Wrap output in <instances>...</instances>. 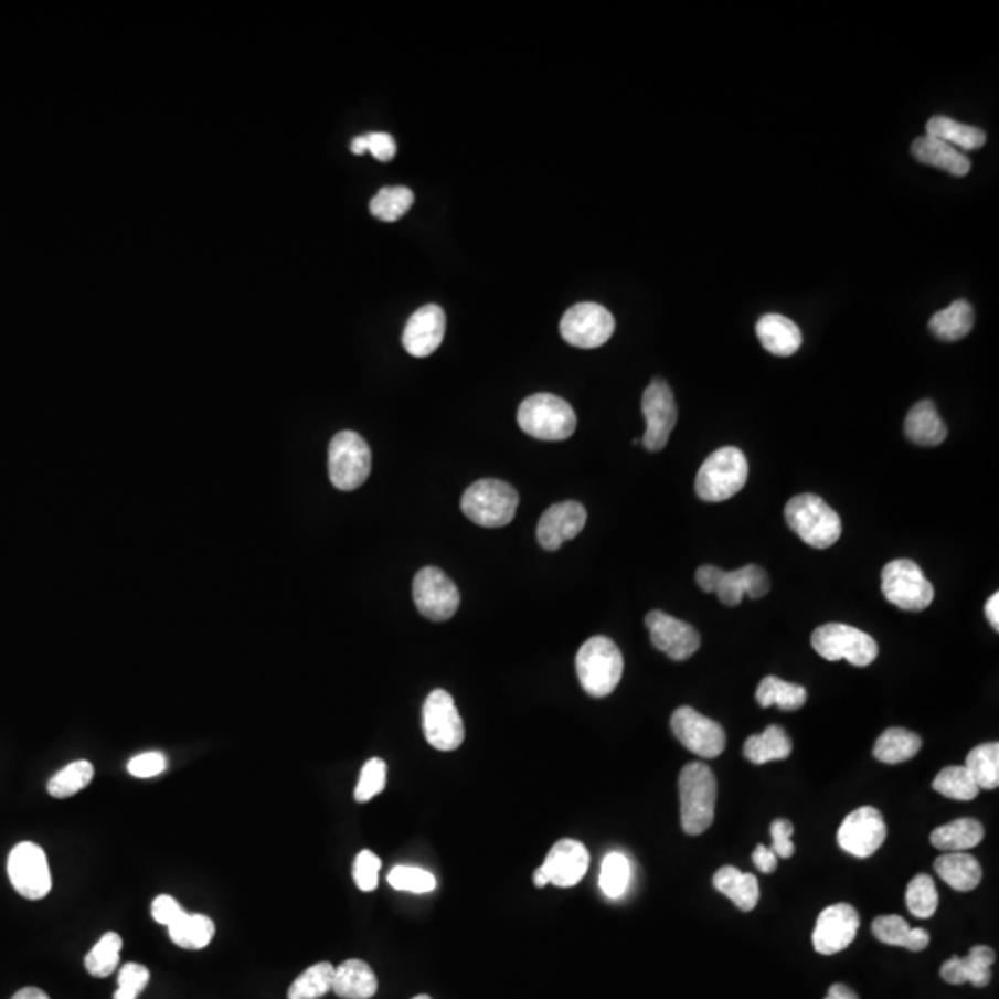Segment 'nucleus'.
I'll use <instances>...</instances> for the list:
<instances>
[{
  "mask_svg": "<svg viewBox=\"0 0 999 999\" xmlns=\"http://www.w3.org/2000/svg\"><path fill=\"white\" fill-rule=\"evenodd\" d=\"M120 949H123V938L114 931H109L86 955V960H84L86 970L93 977L111 976L119 966Z\"/></svg>",
  "mask_w": 999,
  "mask_h": 999,
  "instance_id": "obj_44",
  "label": "nucleus"
},
{
  "mask_svg": "<svg viewBox=\"0 0 999 999\" xmlns=\"http://www.w3.org/2000/svg\"><path fill=\"white\" fill-rule=\"evenodd\" d=\"M93 776L95 768L89 761H76L57 772L56 776H52L46 790L52 798H71L84 790L92 783Z\"/></svg>",
  "mask_w": 999,
  "mask_h": 999,
  "instance_id": "obj_40",
  "label": "nucleus"
},
{
  "mask_svg": "<svg viewBox=\"0 0 999 999\" xmlns=\"http://www.w3.org/2000/svg\"><path fill=\"white\" fill-rule=\"evenodd\" d=\"M576 672L588 697H609L623 680V651L609 637H591L577 651Z\"/></svg>",
  "mask_w": 999,
  "mask_h": 999,
  "instance_id": "obj_1",
  "label": "nucleus"
},
{
  "mask_svg": "<svg viewBox=\"0 0 999 999\" xmlns=\"http://www.w3.org/2000/svg\"><path fill=\"white\" fill-rule=\"evenodd\" d=\"M446 331V315L437 304H426L407 320L402 343L413 358H426L439 349Z\"/></svg>",
  "mask_w": 999,
  "mask_h": 999,
  "instance_id": "obj_20",
  "label": "nucleus"
},
{
  "mask_svg": "<svg viewBox=\"0 0 999 999\" xmlns=\"http://www.w3.org/2000/svg\"><path fill=\"white\" fill-rule=\"evenodd\" d=\"M588 850L582 842L572 839H563L555 842L544 859L543 869L546 880L552 885L568 889L580 883L588 870Z\"/></svg>",
  "mask_w": 999,
  "mask_h": 999,
  "instance_id": "obj_22",
  "label": "nucleus"
},
{
  "mask_svg": "<svg viewBox=\"0 0 999 999\" xmlns=\"http://www.w3.org/2000/svg\"><path fill=\"white\" fill-rule=\"evenodd\" d=\"M169 937L178 948L204 949L215 937V924L206 914L183 913L169 925Z\"/></svg>",
  "mask_w": 999,
  "mask_h": 999,
  "instance_id": "obj_35",
  "label": "nucleus"
},
{
  "mask_svg": "<svg viewBox=\"0 0 999 999\" xmlns=\"http://www.w3.org/2000/svg\"><path fill=\"white\" fill-rule=\"evenodd\" d=\"M974 309L966 300H957L946 309H940L929 320V330L933 336L943 341H959L965 339L974 328Z\"/></svg>",
  "mask_w": 999,
  "mask_h": 999,
  "instance_id": "obj_34",
  "label": "nucleus"
},
{
  "mask_svg": "<svg viewBox=\"0 0 999 999\" xmlns=\"http://www.w3.org/2000/svg\"><path fill=\"white\" fill-rule=\"evenodd\" d=\"M676 738L692 754L714 759L725 750V731L719 722L698 713L697 709H676L670 720Z\"/></svg>",
  "mask_w": 999,
  "mask_h": 999,
  "instance_id": "obj_16",
  "label": "nucleus"
},
{
  "mask_svg": "<svg viewBox=\"0 0 999 999\" xmlns=\"http://www.w3.org/2000/svg\"><path fill=\"white\" fill-rule=\"evenodd\" d=\"M587 522V509L583 503L568 502L554 503L544 511L539 520L538 541L544 550H557L563 543L577 538Z\"/></svg>",
  "mask_w": 999,
  "mask_h": 999,
  "instance_id": "obj_21",
  "label": "nucleus"
},
{
  "mask_svg": "<svg viewBox=\"0 0 999 999\" xmlns=\"http://www.w3.org/2000/svg\"><path fill=\"white\" fill-rule=\"evenodd\" d=\"M167 768V757L161 752H147L139 754L128 761V772L134 777L149 779V777L160 776Z\"/></svg>",
  "mask_w": 999,
  "mask_h": 999,
  "instance_id": "obj_51",
  "label": "nucleus"
},
{
  "mask_svg": "<svg viewBox=\"0 0 999 999\" xmlns=\"http://www.w3.org/2000/svg\"><path fill=\"white\" fill-rule=\"evenodd\" d=\"M905 434L914 445L938 446L948 437V426L931 400L914 404L905 418Z\"/></svg>",
  "mask_w": 999,
  "mask_h": 999,
  "instance_id": "obj_26",
  "label": "nucleus"
},
{
  "mask_svg": "<svg viewBox=\"0 0 999 999\" xmlns=\"http://www.w3.org/2000/svg\"><path fill=\"white\" fill-rule=\"evenodd\" d=\"M646 628L650 631L651 645L667 653L674 661H687L700 650V634L691 624L667 613L650 612L646 615Z\"/></svg>",
  "mask_w": 999,
  "mask_h": 999,
  "instance_id": "obj_18",
  "label": "nucleus"
},
{
  "mask_svg": "<svg viewBox=\"0 0 999 999\" xmlns=\"http://www.w3.org/2000/svg\"><path fill=\"white\" fill-rule=\"evenodd\" d=\"M881 591L892 606L903 612H924L935 598L933 583L914 561H891L881 572Z\"/></svg>",
  "mask_w": 999,
  "mask_h": 999,
  "instance_id": "obj_10",
  "label": "nucleus"
},
{
  "mask_svg": "<svg viewBox=\"0 0 999 999\" xmlns=\"http://www.w3.org/2000/svg\"><path fill=\"white\" fill-rule=\"evenodd\" d=\"M533 883H535V886H538V889H543L544 885H549V880H546V874H544L543 869H541V867H539V869L535 870V874H533Z\"/></svg>",
  "mask_w": 999,
  "mask_h": 999,
  "instance_id": "obj_58",
  "label": "nucleus"
},
{
  "mask_svg": "<svg viewBox=\"0 0 999 999\" xmlns=\"http://www.w3.org/2000/svg\"><path fill=\"white\" fill-rule=\"evenodd\" d=\"M336 968L330 963H317L293 981L287 999H319L331 992Z\"/></svg>",
  "mask_w": 999,
  "mask_h": 999,
  "instance_id": "obj_39",
  "label": "nucleus"
},
{
  "mask_svg": "<svg viewBox=\"0 0 999 999\" xmlns=\"http://www.w3.org/2000/svg\"><path fill=\"white\" fill-rule=\"evenodd\" d=\"M755 700L761 708H772L777 705L782 711H796L801 709L807 702L806 687L788 683V681L779 680L776 676H766L761 681L755 692Z\"/></svg>",
  "mask_w": 999,
  "mask_h": 999,
  "instance_id": "obj_37",
  "label": "nucleus"
},
{
  "mask_svg": "<svg viewBox=\"0 0 999 999\" xmlns=\"http://www.w3.org/2000/svg\"><path fill=\"white\" fill-rule=\"evenodd\" d=\"M517 421L524 434L539 440H565L576 432V413L566 400L550 393L533 394L520 404Z\"/></svg>",
  "mask_w": 999,
  "mask_h": 999,
  "instance_id": "obj_5",
  "label": "nucleus"
},
{
  "mask_svg": "<svg viewBox=\"0 0 999 999\" xmlns=\"http://www.w3.org/2000/svg\"><path fill=\"white\" fill-rule=\"evenodd\" d=\"M629 880H631V864L628 857L612 851L604 857L602 861V872H599V889L609 900H618L624 896V892L628 891Z\"/></svg>",
  "mask_w": 999,
  "mask_h": 999,
  "instance_id": "obj_43",
  "label": "nucleus"
},
{
  "mask_svg": "<svg viewBox=\"0 0 999 999\" xmlns=\"http://www.w3.org/2000/svg\"><path fill=\"white\" fill-rule=\"evenodd\" d=\"M185 913L183 911L182 905L174 900L172 896H158L155 902H152V918L161 925L174 924L182 914Z\"/></svg>",
  "mask_w": 999,
  "mask_h": 999,
  "instance_id": "obj_53",
  "label": "nucleus"
},
{
  "mask_svg": "<svg viewBox=\"0 0 999 999\" xmlns=\"http://www.w3.org/2000/svg\"><path fill=\"white\" fill-rule=\"evenodd\" d=\"M413 599L423 617L434 623H445L459 609L461 594L445 572L435 566H426L413 580Z\"/></svg>",
  "mask_w": 999,
  "mask_h": 999,
  "instance_id": "obj_13",
  "label": "nucleus"
},
{
  "mask_svg": "<svg viewBox=\"0 0 999 999\" xmlns=\"http://www.w3.org/2000/svg\"><path fill=\"white\" fill-rule=\"evenodd\" d=\"M874 937L880 943L897 948H907L911 952H924L929 946V933L925 929H911L907 922L897 914H883L878 916L872 924Z\"/></svg>",
  "mask_w": 999,
  "mask_h": 999,
  "instance_id": "obj_30",
  "label": "nucleus"
},
{
  "mask_svg": "<svg viewBox=\"0 0 999 999\" xmlns=\"http://www.w3.org/2000/svg\"><path fill=\"white\" fill-rule=\"evenodd\" d=\"M933 788L946 798L957 799V801H970V799L977 798L981 790L974 782V777L970 776V772L966 770V766H946L933 779Z\"/></svg>",
  "mask_w": 999,
  "mask_h": 999,
  "instance_id": "obj_42",
  "label": "nucleus"
},
{
  "mask_svg": "<svg viewBox=\"0 0 999 999\" xmlns=\"http://www.w3.org/2000/svg\"><path fill=\"white\" fill-rule=\"evenodd\" d=\"M911 155L920 163L937 167L954 177H966L970 172V160L960 150L954 149L952 145L944 144L940 139L931 138L927 134L914 139Z\"/></svg>",
  "mask_w": 999,
  "mask_h": 999,
  "instance_id": "obj_25",
  "label": "nucleus"
},
{
  "mask_svg": "<svg viewBox=\"0 0 999 999\" xmlns=\"http://www.w3.org/2000/svg\"><path fill=\"white\" fill-rule=\"evenodd\" d=\"M350 150L355 156L365 155L369 150L378 161H391L396 156V141L387 131H371V134L352 139Z\"/></svg>",
  "mask_w": 999,
  "mask_h": 999,
  "instance_id": "obj_48",
  "label": "nucleus"
},
{
  "mask_svg": "<svg viewBox=\"0 0 999 999\" xmlns=\"http://www.w3.org/2000/svg\"><path fill=\"white\" fill-rule=\"evenodd\" d=\"M748 461L735 446L713 451L698 470L694 489L703 502H725L743 491L748 481Z\"/></svg>",
  "mask_w": 999,
  "mask_h": 999,
  "instance_id": "obj_4",
  "label": "nucleus"
},
{
  "mask_svg": "<svg viewBox=\"0 0 999 999\" xmlns=\"http://www.w3.org/2000/svg\"><path fill=\"white\" fill-rule=\"evenodd\" d=\"M754 864L759 869V872L763 874H774L777 869V857L770 848H766V846H757L754 851Z\"/></svg>",
  "mask_w": 999,
  "mask_h": 999,
  "instance_id": "obj_54",
  "label": "nucleus"
},
{
  "mask_svg": "<svg viewBox=\"0 0 999 999\" xmlns=\"http://www.w3.org/2000/svg\"><path fill=\"white\" fill-rule=\"evenodd\" d=\"M925 130H927V136H931V138L940 139V141L952 145L954 149L960 150V152L963 150L981 149L985 141H987V134L981 128L965 125V123H959V120L946 117V115L931 117L927 120Z\"/></svg>",
  "mask_w": 999,
  "mask_h": 999,
  "instance_id": "obj_31",
  "label": "nucleus"
},
{
  "mask_svg": "<svg viewBox=\"0 0 999 999\" xmlns=\"http://www.w3.org/2000/svg\"><path fill=\"white\" fill-rule=\"evenodd\" d=\"M380 869H382V861L374 851H360L354 861V881L358 889L363 892L376 891Z\"/></svg>",
  "mask_w": 999,
  "mask_h": 999,
  "instance_id": "obj_50",
  "label": "nucleus"
},
{
  "mask_svg": "<svg viewBox=\"0 0 999 999\" xmlns=\"http://www.w3.org/2000/svg\"><path fill=\"white\" fill-rule=\"evenodd\" d=\"M561 336L576 349H598L612 339L615 319L612 311L594 302H580L566 309L560 325Z\"/></svg>",
  "mask_w": 999,
  "mask_h": 999,
  "instance_id": "obj_11",
  "label": "nucleus"
},
{
  "mask_svg": "<svg viewBox=\"0 0 999 999\" xmlns=\"http://www.w3.org/2000/svg\"><path fill=\"white\" fill-rule=\"evenodd\" d=\"M385 782H387V765H385V761L378 759V757L366 761L363 768H361L360 782H358V787H355V801H360V804L371 801L374 796L383 793Z\"/></svg>",
  "mask_w": 999,
  "mask_h": 999,
  "instance_id": "obj_47",
  "label": "nucleus"
},
{
  "mask_svg": "<svg viewBox=\"0 0 999 999\" xmlns=\"http://www.w3.org/2000/svg\"><path fill=\"white\" fill-rule=\"evenodd\" d=\"M331 990L343 999H371L378 992L376 974L365 960H344L336 968Z\"/></svg>",
  "mask_w": 999,
  "mask_h": 999,
  "instance_id": "obj_27",
  "label": "nucleus"
},
{
  "mask_svg": "<svg viewBox=\"0 0 999 999\" xmlns=\"http://www.w3.org/2000/svg\"><path fill=\"white\" fill-rule=\"evenodd\" d=\"M922 748V738L913 731L903 727H889L878 738L874 746V757L886 765H897L913 759Z\"/></svg>",
  "mask_w": 999,
  "mask_h": 999,
  "instance_id": "obj_36",
  "label": "nucleus"
},
{
  "mask_svg": "<svg viewBox=\"0 0 999 999\" xmlns=\"http://www.w3.org/2000/svg\"><path fill=\"white\" fill-rule=\"evenodd\" d=\"M755 331L763 349L779 358L796 354L804 343L798 326L783 315L770 313L761 317Z\"/></svg>",
  "mask_w": 999,
  "mask_h": 999,
  "instance_id": "obj_24",
  "label": "nucleus"
},
{
  "mask_svg": "<svg viewBox=\"0 0 999 999\" xmlns=\"http://www.w3.org/2000/svg\"><path fill=\"white\" fill-rule=\"evenodd\" d=\"M697 583L703 593H714L724 606H738L744 596L763 598L770 591V577L757 565L724 572L719 566H700Z\"/></svg>",
  "mask_w": 999,
  "mask_h": 999,
  "instance_id": "obj_7",
  "label": "nucleus"
},
{
  "mask_svg": "<svg viewBox=\"0 0 999 999\" xmlns=\"http://www.w3.org/2000/svg\"><path fill=\"white\" fill-rule=\"evenodd\" d=\"M935 872L954 891L970 892L981 883V864L966 851L944 853L935 861Z\"/></svg>",
  "mask_w": 999,
  "mask_h": 999,
  "instance_id": "obj_28",
  "label": "nucleus"
},
{
  "mask_svg": "<svg viewBox=\"0 0 999 999\" xmlns=\"http://www.w3.org/2000/svg\"><path fill=\"white\" fill-rule=\"evenodd\" d=\"M788 528L804 543L812 549L833 546L842 533V520L833 508H829L817 495H798L785 506Z\"/></svg>",
  "mask_w": 999,
  "mask_h": 999,
  "instance_id": "obj_2",
  "label": "nucleus"
},
{
  "mask_svg": "<svg viewBox=\"0 0 999 999\" xmlns=\"http://www.w3.org/2000/svg\"><path fill=\"white\" fill-rule=\"evenodd\" d=\"M993 960H996V954H993L992 948L974 946L970 949V954L963 957V959L960 957H952V959L946 960L943 968H940V976L949 985L971 982L977 988L987 987L990 979H992L990 968H992Z\"/></svg>",
  "mask_w": 999,
  "mask_h": 999,
  "instance_id": "obj_23",
  "label": "nucleus"
},
{
  "mask_svg": "<svg viewBox=\"0 0 999 999\" xmlns=\"http://www.w3.org/2000/svg\"><path fill=\"white\" fill-rule=\"evenodd\" d=\"M149 981L150 971L147 966L138 965V963H126L120 968L119 977H117L119 987L115 990L114 999H138L139 993L144 992Z\"/></svg>",
  "mask_w": 999,
  "mask_h": 999,
  "instance_id": "obj_49",
  "label": "nucleus"
},
{
  "mask_svg": "<svg viewBox=\"0 0 999 999\" xmlns=\"http://www.w3.org/2000/svg\"><path fill=\"white\" fill-rule=\"evenodd\" d=\"M713 885L720 894L730 897L741 911L750 913L759 902V881L754 874H744L735 867H722L714 874Z\"/></svg>",
  "mask_w": 999,
  "mask_h": 999,
  "instance_id": "obj_29",
  "label": "nucleus"
},
{
  "mask_svg": "<svg viewBox=\"0 0 999 999\" xmlns=\"http://www.w3.org/2000/svg\"><path fill=\"white\" fill-rule=\"evenodd\" d=\"M859 925H861L859 913L848 903H837L823 908L812 931V946L818 954H839L855 940Z\"/></svg>",
  "mask_w": 999,
  "mask_h": 999,
  "instance_id": "obj_19",
  "label": "nucleus"
},
{
  "mask_svg": "<svg viewBox=\"0 0 999 999\" xmlns=\"http://www.w3.org/2000/svg\"><path fill=\"white\" fill-rule=\"evenodd\" d=\"M423 731L429 746L439 752H454L465 741V725L454 698L443 689L429 692L423 705Z\"/></svg>",
  "mask_w": 999,
  "mask_h": 999,
  "instance_id": "obj_12",
  "label": "nucleus"
},
{
  "mask_svg": "<svg viewBox=\"0 0 999 999\" xmlns=\"http://www.w3.org/2000/svg\"><path fill=\"white\" fill-rule=\"evenodd\" d=\"M826 999H859V996L848 985L835 982L833 987L829 988Z\"/></svg>",
  "mask_w": 999,
  "mask_h": 999,
  "instance_id": "obj_56",
  "label": "nucleus"
},
{
  "mask_svg": "<svg viewBox=\"0 0 999 999\" xmlns=\"http://www.w3.org/2000/svg\"><path fill=\"white\" fill-rule=\"evenodd\" d=\"M519 492L502 480H478L465 491L461 511L481 528H502L514 519Z\"/></svg>",
  "mask_w": 999,
  "mask_h": 999,
  "instance_id": "obj_6",
  "label": "nucleus"
},
{
  "mask_svg": "<svg viewBox=\"0 0 999 999\" xmlns=\"http://www.w3.org/2000/svg\"><path fill=\"white\" fill-rule=\"evenodd\" d=\"M982 837H985V828L981 822H977L974 818H959V820L935 829L931 833L929 840L937 850L955 853V851L976 848L981 844Z\"/></svg>",
  "mask_w": 999,
  "mask_h": 999,
  "instance_id": "obj_32",
  "label": "nucleus"
},
{
  "mask_svg": "<svg viewBox=\"0 0 999 999\" xmlns=\"http://www.w3.org/2000/svg\"><path fill=\"white\" fill-rule=\"evenodd\" d=\"M985 615H987L988 623L992 626L996 631L999 629V594L993 593L990 598H988L987 606H985Z\"/></svg>",
  "mask_w": 999,
  "mask_h": 999,
  "instance_id": "obj_55",
  "label": "nucleus"
},
{
  "mask_svg": "<svg viewBox=\"0 0 999 999\" xmlns=\"http://www.w3.org/2000/svg\"><path fill=\"white\" fill-rule=\"evenodd\" d=\"M794 826L790 820L777 818L770 826L772 848L777 859H790L796 851L793 842Z\"/></svg>",
  "mask_w": 999,
  "mask_h": 999,
  "instance_id": "obj_52",
  "label": "nucleus"
},
{
  "mask_svg": "<svg viewBox=\"0 0 999 999\" xmlns=\"http://www.w3.org/2000/svg\"><path fill=\"white\" fill-rule=\"evenodd\" d=\"M413 999H432V998H429V996H426V993H421V996H417V998H413Z\"/></svg>",
  "mask_w": 999,
  "mask_h": 999,
  "instance_id": "obj_59",
  "label": "nucleus"
},
{
  "mask_svg": "<svg viewBox=\"0 0 999 999\" xmlns=\"http://www.w3.org/2000/svg\"><path fill=\"white\" fill-rule=\"evenodd\" d=\"M907 908L916 918H931L937 913L938 892L935 881L929 875L920 874L908 883L905 892Z\"/></svg>",
  "mask_w": 999,
  "mask_h": 999,
  "instance_id": "obj_45",
  "label": "nucleus"
},
{
  "mask_svg": "<svg viewBox=\"0 0 999 999\" xmlns=\"http://www.w3.org/2000/svg\"><path fill=\"white\" fill-rule=\"evenodd\" d=\"M966 770L970 772L977 787L993 790L999 787V744L987 743L971 750L966 757Z\"/></svg>",
  "mask_w": 999,
  "mask_h": 999,
  "instance_id": "obj_38",
  "label": "nucleus"
},
{
  "mask_svg": "<svg viewBox=\"0 0 999 999\" xmlns=\"http://www.w3.org/2000/svg\"><path fill=\"white\" fill-rule=\"evenodd\" d=\"M681 828L687 835H702L711 828L716 806V777L703 763H689L680 774Z\"/></svg>",
  "mask_w": 999,
  "mask_h": 999,
  "instance_id": "obj_3",
  "label": "nucleus"
},
{
  "mask_svg": "<svg viewBox=\"0 0 999 999\" xmlns=\"http://www.w3.org/2000/svg\"><path fill=\"white\" fill-rule=\"evenodd\" d=\"M413 202H415V194L410 188H404V185L383 188L371 200V213L383 223H394L406 215L407 210L413 206Z\"/></svg>",
  "mask_w": 999,
  "mask_h": 999,
  "instance_id": "obj_41",
  "label": "nucleus"
},
{
  "mask_svg": "<svg viewBox=\"0 0 999 999\" xmlns=\"http://www.w3.org/2000/svg\"><path fill=\"white\" fill-rule=\"evenodd\" d=\"M642 415L646 418L645 437L640 443L648 451H659L669 445L670 434L678 423L674 393L665 380H653L642 394Z\"/></svg>",
  "mask_w": 999,
  "mask_h": 999,
  "instance_id": "obj_15",
  "label": "nucleus"
},
{
  "mask_svg": "<svg viewBox=\"0 0 999 999\" xmlns=\"http://www.w3.org/2000/svg\"><path fill=\"white\" fill-rule=\"evenodd\" d=\"M811 645L823 659L833 662L844 659L853 667H869L880 653L878 642L869 634L846 624H826L815 629Z\"/></svg>",
  "mask_w": 999,
  "mask_h": 999,
  "instance_id": "obj_9",
  "label": "nucleus"
},
{
  "mask_svg": "<svg viewBox=\"0 0 999 999\" xmlns=\"http://www.w3.org/2000/svg\"><path fill=\"white\" fill-rule=\"evenodd\" d=\"M12 999H51L46 996V992H43L41 988L35 987H26L23 990H19Z\"/></svg>",
  "mask_w": 999,
  "mask_h": 999,
  "instance_id": "obj_57",
  "label": "nucleus"
},
{
  "mask_svg": "<svg viewBox=\"0 0 999 999\" xmlns=\"http://www.w3.org/2000/svg\"><path fill=\"white\" fill-rule=\"evenodd\" d=\"M886 839V823L874 807H861L840 823L837 840L846 853L867 859L880 850Z\"/></svg>",
  "mask_w": 999,
  "mask_h": 999,
  "instance_id": "obj_17",
  "label": "nucleus"
},
{
  "mask_svg": "<svg viewBox=\"0 0 999 999\" xmlns=\"http://www.w3.org/2000/svg\"><path fill=\"white\" fill-rule=\"evenodd\" d=\"M372 456L366 440L355 432H339L328 450V472L339 491H354L371 476Z\"/></svg>",
  "mask_w": 999,
  "mask_h": 999,
  "instance_id": "obj_8",
  "label": "nucleus"
},
{
  "mask_svg": "<svg viewBox=\"0 0 999 999\" xmlns=\"http://www.w3.org/2000/svg\"><path fill=\"white\" fill-rule=\"evenodd\" d=\"M8 878L26 900L45 897L52 889V875L43 848L34 842H19L8 857Z\"/></svg>",
  "mask_w": 999,
  "mask_h": 999,
  "instance_id": "obj_14",
  "label": "nucleus"
},
{
  "mask_svg": "<svg viewBox=\"0 0 999 999\" xmlns=\"http://www.w3.org/2000/svg\"><path fill=\"white\" fill-rule=\"evenodd\" d=\"M389 885L394 891L413 892V894H426V892L435 891L437 880L429 874L428 870L417 869V867H394L387 875Z\"/></svg>",
  "mask_w": 999,
  "mask_h": 999,
  "instance_id": "obj_46",
  "label": "nucleus"
},
{
  "mask_svg": "<svg viewBox=\"0 0 999 999\" xmlns=\"http://www.w3.org/2000/svg\"><path fill=\"white\" fill-rule=\"evenodd\" d=\"M793 752V741L779 725H768L761 735H752L744 743V757L754 765L787 759Z\"/></svg>",
  "mask_w": 999,
  "mask_h": 999,
  "instance_id": "obj_33",
  "label": "nucleus"
}]
</instances>
